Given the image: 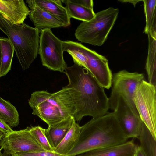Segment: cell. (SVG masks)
<instances>
[{
    "instance_id": "6da1fadb",
    "label": "cell",
    "mask_w": 156,
    "mask_h": 156,
    "mask_svg": "<svg viewBox=\"0 0 156 156\" xmlns=\"http://www.w3.org/2000/svg\"><path fill=\"white\" fill-rule=\"evenodd\" d=\"M68 80L66 86L75 89L80 95L79 105L74 118L80 121L85 116L96 118L109 112V98L103 87L86 68L74 62L64 72Z\"/></svg>"
},
{
    "instance_id": "7a4b0ae2",
    "label": "cell",
    "mask_w": 156,
    "mask_h": 156,
    "mask_svg": "<svg viewBox=\"0 0 156 156\" xmlns=\"http://www.w3.org/2000/svg\"><path fill=\"white\" fill-rule=\"evenodd\" d=\"M128 138L113 112L92 118L81 126L77 140L67 156H76L92 150L122 144Z\"/></svg>"
},
{
    "instance_id": "3957f363",
    "label": "cell",
    "mask_w": 156,
    "mask_h": 156,
    "mask_svg": "<svg viewBox=\"0 0 156 156\" xmlns=\"http://www.w3.org/2000/svg\"><path fill=\"white\" fill-rule=\"evenodd\" d=\"M80 95L75 89L66 86L55 93L37 91L29 100L32 114L39 117L48 126L69 116H74L79 104Z\"/></svg>"
},
{
    "instance_id": "277c9868",
    "label": "cell",
    "mask_w": 156,
    "mask_h": 156,
    "mask_svg": "<svg viewBox=\"0 0 156 156\" xmlns=\"http://www.w3.org/2000/svg\"><path fill=\"white\" fill-rule=\"evenodd\" d=\"M0 30L7 36L22 69H28L38 54L41 30L24 23L13 24L0 13Z\"/></svg>"
},
{
    "instance_id": "5b68a950",
    "label": "cell",
    "mask_w": 156,
    "mask_h": 156,
    "mask_svg": "<svg viewBox=\"0 0 156 156\" xmlns=\"http://www.w3.org/2000/svg\"><path fill=\"white\" fill-rule=\"evenodd\" d=\"M64 51L70 55L74 62L87 69L103 87L110 88L112 74L105 57L81 43L71 41L66 44Z\"/></svg>"
},
{
    "instance_id": "8992f818",
    "label": "cell",
    "mask_w": 156,
    "mask_h": 156,
    "mask_svg": "<svg viewBox=\"0 0 156 156\" xmlns=\"http://www.w3.org/2000/svg\"><path fill=\"white\" fill-rule=\"evenodd\" d=\"M119 10L112 7L95 13L88 21H83L77 27L74 34L76 38L82 43L94 46L102 45L114 26Z\"/></svg>"
},
{
    "instance_id": "52a82bcc",
    "label": "cell",
    "mask_w": 156,
    "mask_h": 156,
    "mask_svg": "<svg viewBox=\"0 0 156 156\" xmlns=\"http://www.w3.org/2000/svg\"><path fill=\"white\" fill-rule=\"evenodd\" d=\"M145 80L143 73L130 72L126 70H120L112 75V89L109 98V108L114 111L120 96L128 102L136 114L139 115L135 105L133 97L138 86Z\"/></svg>"
},
{
    "instance_id": "ba28073f",
    "label": "cell",
    "mask_w": 156,
    "mask_h": 156,
    "mask_svg": "<svg viewBox=\"0 0 156 156\" xmlns=\"http://www.w3.org/2000/svg\"><path fill=\"white\" fill-rule=\"evenodd\" d=\"M62 41L51 29L41 30L38 54L42 65L50 70L64 73L67 67L63 56Z\"/></svg>"
},
{
    "instance_id": "9c48e42d",
    "label": "cell",
    "mask_w": 156,
    "mask_h": 156,
    "mask_svg": "<svg viewBox=\"0 0 156 156\" xmlns=\"http://www.w3.org/2000/svg\"><path fill=\"white\" fill-rule=\"evenodd\" d=\"M156 86L145 80L136 89L134 102L141 119L156 139Z\"/></svg>"
},
{
    "instance_id": "30bf717a",
    "label": "cell",
    "mask_w": 156,
    "mask_h": 156,
    "mask_svg": "<svg viewBox=\"0 0 156 156\" xmlns=\"http://www.w3.org/2000/svg\"><path fill=\"white\" fill-rule=\"evenodd\" d=\"M30 127L4 134L0 140V149L13 153L45 151L30 132Z\"/></svg>"
},
{
    "instance_id": "8fae6325",
    "label": "cell",
    "mask_w": 156,
    "mask_h": 156,
    "mask_svg": "<svg viewBox=\"0 0 156 156\" xmlns=\"http://www.w3.org/2000/svg\"><path fill=\"white\" fill-rule=\"evenodd\" d=\"M113 112L127 137L138 138L144 123L122 97H119Z\"/></svg>"
},
{
    "instance_id": "7c38bea8",
    "label": "cell",
    "mask_w": 156,
    "mask_h": 156,
    "mask_svg": "<svg viewBox=\"0 0 156 156\" xmlns=\"http://www.w3.org/2000/svg\"><path fill=\"white\" fill-rule=\"evenodd\" d=\"M26 2L30 9L29 18L35 27L41 30L63 27L61 22L40 6L34 0H27Z\"/></svg>"
},
{
    "instance_id": "4fadbf2b",
    "label": "cell",
    "mask_w": 156,
    "mask_h": 156,
    "mask_svg": "<svg viewBox=\"0 0 156 156\" xmlns=\"http://www.w3.org/2000/svg\"><path fill=\"white\" fill-rule=\"evenodd\" d=\"M30 10L23 0H0V13L11 23H24Z\"/></svg>"
},
{
    "instance_id": "5bb4252c",
    "label": "cell",
    "mask_w": 156,
    "mask_h": 156,
    "mask_svg": "<svg viewBox=\"0 0 156 156\" xmlns=\"http://www.w3.org/2000/svg\"><path fill=\"white\" fill-rule=\"evenodd\" d=\"M137 146L133 140L90 151L76 156H133Z\"/></svg>"
},
{
    "instance_id": "9a60e30c",
    "label": "cell",
    "mask_w": 156,
    "mask_h": 156,
    "mask_svg": "<svg viewBox=\"0 0 156 156\" xmlns=\"http://www.w3.org/2000/svg\"><path fill=\"white\" fill-rule=\"evenodd\" d=\"M156 23L151 27L147 34L148 37V50L145 69L148 82L156 86Z\"/></svg>"
},
{
    "instance_id": "2e32d148",
    "label": "cell",
    "mask_w": 156,
    "mask_h": 156,
    "mask_svg": "<svg viewBox=\"0 0 156 156\" xmlns=\"http://www.w3.org/2000/svg\"><path fill=\"white\" fill-rule=\"evenodd\" d=\"M73 116H69L63 120L45 129L47 139L54 149L59 144L71 128L75 121Z\"/></svg>"
},
{
    "instance_id": "e0dca14e",
    "label": "cell",
    "mask_w": 156,
    "mask_h": 156,
    "mask_svg": "<svg viewBox=\"0 0 156 156\" xmlns=\"http://www.w3.org/2000/svg\"><path fill=\"white\" fill-rule=\"evenodd\" d=\"M36 3L59 20L66 27L70 24L69 18L65 7L60 0H34Z\"/></svg>"
},
{
    "instance_id": "ac0fdd59",
    "label": "cell",
    "mask_w": 156,
    "mask_h": 156,
    "mask_svg": "<svg viewBox=\"0 0 156 156\" xmlns=\"http://www.w3.org/2000/svg\"><path fill=\"white\" fill-rule=\"evenodd\" d=\"M81 126L74 121L70 129L58 145L54 149V151L59 154L66 155L72 149L78 138Z\"/></svg>"
},
{
    "instance_id": "d6986e66",
    "label": "cell",
    "mask_w": 156,
    "mask_h": 156,
    "mask_svg": "<svg viewBox=\"0 0 156 156\" xmlns=\"http://www.w3.org/2000/svg\"><path fill=\"white\" fill-rule=\"evenodd\" d=\"M1 53L0 75L4 76L10 70L14 52V48L8 38L0 37Z\"/></svg>"
},
{
    "instance_id": "ffe728a7",
    "label": "cell",
    "mask_w": 156,
    "mask_h": 156,
    "mask_svg": "<svg viewBox=\"0 0 156 156\" xmlns=\"http://www.w3.org/2000/svg\"><path fill=\"white\" fill-rule=\"evenodd\" d=\"M62 2L65 5L68 15L70 18H73L83 21H88L95 16L93 9H88L70 0H62Z\"/></svg>"
},
{
    "instance_id": "44dd1931",
    "label": "cell",
    "mask_w": 156,
    "mask_h": 156,
    "mask_svg": "<svg viewBox=\"0 0 156 156\" xmlns=\"http://www.w3.org/2000/svg\"><path fill=\"white\" fill-rule=\"evenodd\" d=\"M0 119L10 127H16L20 123V117L16 107L0 96Z\"/></svg>"
},
{
    "instance_id": "7402d4cb",
    "label": "cell",
    "mask_w": 156,
    "mask_h": 156,
    "mask_svg": "<svg viewBox=\"0 0 156 156\" xmlns=\"http://www.w3.org/2000/svg\"><path fill=\"white\" fill-rule=\"evenodd\" d=\"M138 138L139 146L144 156H156V139L144 124Z\"/></svg>"
},
{
    "instance_id": "603a6c76",
    "label": "cell",
    "mask_w": 156,
    "mask_h": 156,
    "mask_svg": "<svg viewBox=\"0 0 156 156\" xmlns=\"http://www.w3.org/2000/svg\"><path fill=\"white\" fill-rule=\"evenodd\" d=\"M144 11L146 24L144 32L147 34L153 24L156 22V0H144Z\"/></svg>"
},
{
    "instance_id": "cb8c5ba5",
    "label": "cell",
    "mask_w": 156,
    "mask_h": 156,
    "mask_svg": "<svg viewBox=\"0 0 156 156\" xmlns=\"http://www.w3.org/2000/svg\"><path fill=\"white\" fill-rule=\"evenodd\" d=\"M45 130V129L40 126H32L30 128L31 133L45 151H54L46 136Z\"/></svg>"
},
{
    "instance_id": "d4e9b609",
    "label": "cell",
    "mask_w": 156,
    "mask_h": 156,
    "mask_svg": "<svg viewBox=\"0 0 156 156\" xmlns=\"http://www.w3.org/2000/svg\"><path fill=\"white\" fill-rule=\"evenodd\" d=\"M13 153L16 156H68L61 155L54 151H47L34 152H20Z\"/></svg>"
},
{
    "instance_id": "484cf974",
    "label": "cell",
    "mask_w": 156,
    "mask_h": 156,
    "mask_svg": "<svg viewBox=\"0 0 156 156\" xmlns=\"http://www.w3.org/2000/svg\"><path fill=\"white\" fill-rule=\"evenodd\" d=\"M72 2L85 8L93 9V2L92 0H70Z\"/></svg>"
},
{
    "instance_id": "4316f807",
    "label": "cell",
    "mask_w": 156,
    "mask_h": 156,
    "mask_svg": "<svg viewBox=\"0 0 156 156\" xmlns=\"http://www.w3.org/2000/svg\"><path fill=\"white\" fill-rule=\"evenodd\" d=\"M13 130L4 121L0 119V131L4 134L9 133Z\"/></svg>"
},
{
    "instance_id": "83f0119b",
    "label": "cell",
    "mask_w": 156,
    "mask_h": 156,
    "mask_svg": "<svg viewBox=\"0 0 156 156\" xmlns=\"http://www.w3.org/2000/svg\"><path fill=\"white\" fill-rule=\"evenodd\" d=\"M133 156H144L139 146H137Z\"/></svg>"
},
{
    "instance_id": "f1b7e54d",
    "label": "cell",
    "mask_w": 156,
    "mask_h": 156,
    "mask_svg": "<svg viewBox=\"0 0 156 156\" xmlns=\"http://www.w3.org/2000/svg\"><path fill=\"white\" fill-rule=\"evenodd\" d=\"M119 1L122 2H129V3H132L134 6H135L139 2L141 1L140 0H120Z\"/></svg>"
},
{
    "instance_id": "f546056e",
    "label": "cell",
    "mask_w": 156,
    "mask_h": 156,
    "mask_svg": "<svg viewBox=\"0 0 156 156\" xmlns=\"http://www.w3.org/2000/svg\"><path fill=\"white\" fill-rule=\"evenodd\" d=\"M3 156H16L13 153L4 150L3 153Z\"/></svg>"
},
{
    "instance_id": "4dcf8cb0",
    "label": "cell",
    "mask_w": 156,
    "mask_h": 156,
    "mask_svg": "<svg viewBox=\"0 0 156 156\" xmlns=\"http://www.w3.org/2000/svg\"><path fill=\"white\" fill-rule=\"evenodd\" d=\"M1 45L0 43V78L2 77L0 75V70L1 68Z\"/></svg>"
},
{
    "instance_id": "1f68e13d",
    "label": "cell",
    "mask_w": 156,
    "mask_h": 156,
    "mask_svg": "<svg viewBox=\"0 0 156 156\" xmlns=\"http://www.w3.org/2000/svg\"><path fill=\"white\" fill-rule=\"evenodd\" d=\"M4 134L0 131V140L4 135Z\"/></svg>"
},
{
    "instance_id": "d6a6232c",
    "label": "cell",
    "mask_w": 156,
    "mask_h": 156,
    "mask_svg": "<svg viewBox=\"0 0 156 156\" xmlns=\"http://www.w3.org/2000/svg\"><path fill=\"white\" fill-rule=\"evenodd\" d=\"M1 150H2L1 149H0V156H3V154H2L1 153Z\"/></svg>"
}]
</instances>
